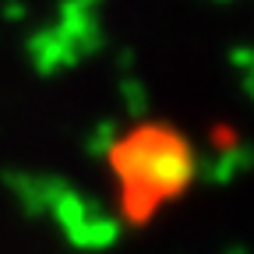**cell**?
Segmentation results:
<instances>
[{"mask_svg": "<svg viewBox=\"0 0 254 254\" xmlns=\"http://www.w3.org/2000/svg\"><path fill=\"white\" fill-rule=\"evenodd\" d=\"M110 159L124 184V205L141 219L163 201L177 198L198 173L187 138L166 127H141L120 138Z\"/></svg>", "mask_w": 254, "mask_h": 254, "instance_id": "cell-1", "label": "cell"}, {"mask_svg": "<svg viewBox=\"0 0 254 254\" xmlns=\"http://www.w3.org/2000/svg\"><path fill=\"white\" fill-rule=\"evenodd\" d=\"M251 163H254V152L251 148H226L215 163H212V177L215 180H226V177H237V173H244V170H251Z\"/></svg>", "mask_w": 254, "mask_h": 254, "instance_id": "cell-2", "label": "cell"}, {"mask_svg": "<svg viewBox=\"0 0 254 254\" xmlns=\"http://www.w3.org/2000/svg\"><path fill=\"white\" fill-rule=\"evenodd\" d=\"M233 67L240 71L244 92L254 99V50H251V46H237V50H233Z\"/></svg>", "mask_w": 254, "mask_h": 254, "instance_id": "cell-3", "label": "cell"}, {"mask_svg": "<svg viewBox=\"0 0 254 254\" xmlns=\"http://www.w3.org/2000/svg\"><path fill=\"white\" fill-rule=\"evenodd\" d=\"M215 4H230V0H215Z\"/></svg>", "mask_w": 254, "mask_h": 254, "instance_id": "cell-4", "label": "cell"}]
</instances>
